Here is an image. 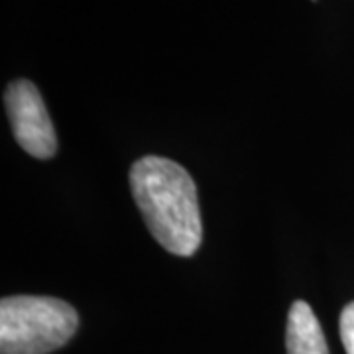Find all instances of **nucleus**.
<instances>
[{
    "label": "nucleus",
    "instance_id": "obj_1",
    "mask_svg": "<svg viewBox=\"0 0 354 354\" xmlns=\"http://www.w3.org/2000/svg\"><path fill=\"white\" fill-rule=\"evenodd\" d=\"M130 187L146 227L167 252L193 256L199 250V199L185 167L167 158L146 156L132 165Z\"/></svg>",
    "mask_w": 354,
    "mask_h": 354
},
{
    "label": "nucleus",
    "instance_id": "obj_2",
    "mask_svg": "<svg viewBox=\"0 0 354 354\" xmlns=\"http://www.w3.org/2000/svg\"><path fill=\"white\" fill-rule=\"evenodd\" d=\"M79 327L77 311L55 297L14 295L0 304V353L50 354Z\"/></svg>",
    "mask_w": 354,
    "mask_h": 354
},
{
    "label": "nucleus",
    "instance_id": "obj_3",
    "mask_svg": "<svg viewBox=\"0 0 354 354\" xmlns=\"http://www.w3.org/2000/svg\"><path fill=\"white\" fill-rule=\"evenodd\" d=\"M4 102L20 148L39 160L51 158L57 150V138L36 85L26 79L14 81L6 88Z\"/></svg>",
    "mask_w": 354,
    "mask_h": 354
},
{
    "label": "nucleus",
    "instance_id": "obj_4",
    "mask_svg": "<svg viewBox=\"0 0 354 354\" xmlns=\"http://www.w3.org/2000/svg\"><path fill=\"white\" fill-rule=\"evenodd\" d=\"M288 354H329L323 329L315 313L305 301L291 305L286 330Z\"/></svg>",
    "mask_w": 354,
    "mask_h": 354
},
{
    "label": "nucleus",
    "instance_id": "obj_5",
    "mask_svg": "<svg viewBox=\"0 0 354 354\" xmlns=\"http://www.w3.org/2000/svg\"><path fill=\"white\" fill-rule=\"evenodd\" d=\"M341 339L346 354H354V301L341 313Z\"/></svg>",
    "mask_w": 354,
    "mask_h": 354
}]
</instances>
